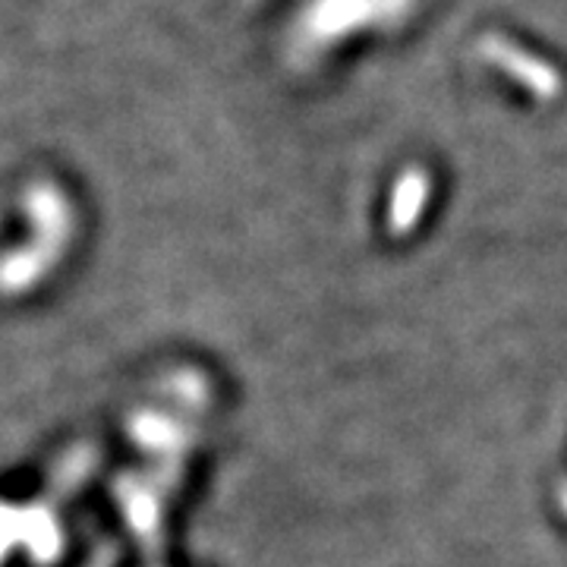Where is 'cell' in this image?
<instances>
[{
	"label": "cell",
	"instance_id": "1",
	"mask_svg": "<svg viewBox=\"0 0 567 567\" xmlns=\"http://www.w3.org/2000/svg\"><path fill=\"white\" fill-rule=\"evenodd\" d=\"M398 10L401 0H319L309 13V32L319 39H338L365 17H394Z\"/></svg>",
	"mask_w": 567,
	"mask_h": 567
}]
</instances>
